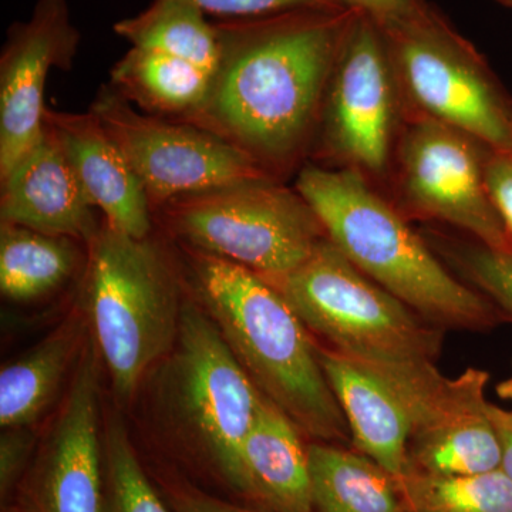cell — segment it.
I'll return each mask as SVG.
<instances>
[{
  "label": "cell",
  "instance_id": "6da1fadb",
  "mask_svg": "<svg viewBox=\"0 0 512 512\" xmlns=\"http://www.w3.org/2000/svg\"><path fill=\"white\" fill-rule=\"evenodd\" d=\"M353 10L292 9L214 22L220 57L204 103L181 121L234 144L275 175L322 113Z\"/></svg>",
  "mask_w": 512,
  "mask_h": 512
},
{
  "label": "cell",
  "instance_id": "7a4b0ae2",
  "mask_svg": "<svg viewBox=\"0 0 512 512\" xmlns=\"http://www.w3.org/2000/svg\"><path fill=\"white\" fill-rule=\"evenodd\" d=\"M192 286L256 389L303 436L350 441L348 421L330 389L311 332L278 288L244 266L190 249Z\"/></svg>",
  "mask_w": 512,
  "mask_h": 512
},
{
  "label": "cell",
  "instance_id": "3957f363",
  "mask_svg": "<svg viewBox=\"0 0 512 512\" xmlns=\"http://www.w3.org/2000/svg\"><path fill=\"white\" fill-rule=\"evenodd\" d=\"M296 191L360 272L433 325L485 332L503 322L493 303L454 278L359 170L306 167Z\"/></svg>",
  "mask_w": 512,
  "mask_h": 512
},
{
  "label": "cell",
  "instance_id": "277c9868",
  "mask_svg": "<svg viewBox=\"0 0 512 512\" xmlns=\"http://www.w3.org/2000/svg\"><path fill=\"white\" fill-rule=\"evenodd\" d=\"M87 244L86 295L94 342L117 396L127 399L177 342L184 303L180 282L148 238H131L106 224Z\"/></svg>",
  "mask_w": 512,
  "mask_h": 512
},
{
  "label": "cell",
  "instance_id": "5b68a950",
  "mask_svg": "<svg viewBox=\"0 0 512 512\" xmlns=\"http://www.w3.org/2000/svg\"><path fill=\"white\" fill-rule=\"evenodd\" d=\"M329 349L362 363H434L443 329L360 272L329 238L272 284Z\"/></svg>",
  "mask_w": 512,
  "mask_h": 512
},
{
  "label": "cell",
  "instance_id": "8992f818",
  "mask_svg": "<svg viewBox=\"0 0 512 512\" xmlns=\"http://www.w3.org/2000/svg\"><path fill=\"white\" fill-rule=\"evenodd\" d=\"M157 208L188 248L244 266L269 284L296 271L328 238L311 205L276 178L183 195Z\"/></svg>",
  "mask_w": 512,
  "mask_h": 512
},
{
  "label": "cell",
  "instance_id": "52a82bcc",
  "mask_svg": "<svg viewBox=\"0 0 512 512\" xmlns=\"http://www.w3.org/2000/svg\"><path fill=\"white\" fill-rule=\"evenodd\" d=\"M382 29L396 77L421 114L512 158V106L470 42L430 3Z\"/></svg>",
  "mask_w": 512,
  "mask_h": 512
},
{
  "label": "cell",
  "instance_id": "ba28073f",
  "mask_svg": "<svg viewBox=\"0 0 512 512\" xmlns=\"http://www.w3.org/2000/svg\"><path fill=\"white\" fill-rule=\"evenodd\" d=\"M173 365L175 402L208 470L247 504L242 448L262 393L194 302L183 303Z\"/></svg>",
  "mask_w": 512,
  "mask_h": 512
},
{
  "label": "cell",
  "instance_id": "9c48e42d",
  "mask_svg": "<svg viewBox=\"0 0 512 512\" xmlns=\"http://www.w3.org/2000/svg\"><path fill=\"white\" fill-rule=\"evenodd\" d=\"M363 365L393 387L409 414L407 471L468 476L501 468L500 440L485 397L490 373L468 367L450 379L434 363Z\"/></svg>",
  "mask_w": 512,
  "mask_h": 512
},
{
  "label": "cell",
  "instance_id": "30bf717a",
  "mask_svg": "<svg viewBox=\"0 0 512 512\" xmlns=\"http://www.w3.org/2000/svg\"><path fill=\"white\" fill-rule=\"evenodd\" d=\"M90 110L136 171L153 208L195 192L276 178L204 128L136 109L110 84L101 87Z\"/></svg>",
  "mask_w": 512,
  "mask_h": 512
},
{
  "label": "cell",
  "instance_id": "8fae6325",
  "mask_svg": "<svg viewBox=\"0 0 512 512\" xmlns=\"http://www.w3.org/2000/svg\"><path fill=\"white\" fill-rule=\"evenodd\" d=\"M483 144L420 114L400 146V185L407 204L473 235L484 247L512 251V237L485 181Z\"/></svg>",
  "mask_w": 512,
  "mask_h": 512
},
{
  "label": "cell",
  "instance_id": "7c38bea8",
  "mask_svg": "<svg viewBox=\"0 0 512 512\" xmlns=\"http://www.w3.org/2000/svg\"><path fill=\"white\" fill-rule=\"evenodd\" d=\"M394 64L382 26L353 10L323 103L326 146L355 170L382 173L396 116Z\"/></svg>",
  "mask_w": 512,
  "mask_h": 512
},
{
  "label": "cell",
  "instance_id": "4fadbf2b",
  "mask_svg": "<svg viewBox=\"0 0 512 512\" xmlns=\"http://www.w3.org/2000/svg\"><path fill=\"white\" fill-rule=\"evenodd\" d=\"M99 356L93 339L83 343L63 412L9 505L16 512H106Z\"/></svg>",
  "mask_w": 512,
  "mask_h": 512
},
{
  "label": "cell",
  "instance_id": "5bb4252c",
  "mask_svg": "<svg viewBox=\"0 0 512 512\" xmlns=\"http://www.w3.org/2000/svg\"><path fill=\"white\" fill-rule=\"evenodd\" d=\"M79 45L67 0H37L30 18L9 29L0 55V177L42 138L47 77L72 69Z\"/></svg>",
  "mask_w": 512,
  "mask_h": 512
},
{
  "label": "cell",
  "instance_id": "9a60e30c",
  "mask_svg": "<svg viewBox=\"0 0 512 512\" xmlns=\"http://www.w3.org/2000/svg\"><path fill=\"white\" fill-rule=\"evenodd\" d=\"M0 181L2 224L86 242L99 232L96 208L49 124L35 147Z\"/></svg>",
  "mask_w": 512,
  "mask_h": 512
},
{
  "label": "cell",
  "instance_id": "2e32d148",
  "mask_svg": "<svg viewBox=\"0 0 512 512\" xmlns=\"http://www.w3.org/2000/svg\"><path fill=\"white\" fill-rule=\"evenodd\" d=\"M45 123L56 131L87 197L106 224L131 238L150 237L153 207L146 188L96 114L46 109Z\"/></svg>",
  "mask_w": 512,
  "mask_h": 512
},
{
  "label": "cell",
  "instance_id": "e0dca14e",
  "mask_svg": "<svg viewBox=\"0 0 512 512\" xmlns=\"http://www.w3.org/2000/svg\"><path fill=\"white\" fill-rule=\"evenodd\" d=\"M320 366L343 416L350 443L400 480L409 470L410 420L392 386L370 367L319 348Z\"/></svg>",
  "mask_w": 512,
  "mask_h": 512
},
{
  "label": "cell",
  "instance_id": "ac0fdd59",
  "mask_svg": "<svg viewBox=\"0 0 512 512\" xmlns=\"http://www.w3.org/2000/svg\"><path fill=\"white\" fill-rule=\"evenodd\" d=\"M303 437L262 394L242 448L248 505L271 512H312L311 467Z\"/></svg>",
  "mask_w": 512,
  "mask_h": 512
},
{
  "label": "cell",
  "instance_id": "d6986e66",
  "mask_svg": "<svg viewBox=\"0 0 512 512\" xmlns=\"http://www.w3.org/2000/svg\"><path fill=\"white\" fill-rule=\"evenodd\" d=\"M312 512H412L399 481L362 453L340 444H308Z\"/></svg>",
  "mask_w": 512,
  "mask_h": 512
},
{
  "label": "cell",
  "instance_id": "ffe728a7",
  "mask_svg": "<svg viewBox=\"0 0 512 512\" xmlns=\"http://www.w3.org/2000/svg\"><path fill=\"white\" fill-rule=\"evenodd\" d=\"M110 86L136 109L183 120L204 103L211 74L187 60L130 47L111 69Z\"/></svg>",
  "mask_w": 512,
  "mask_h": 512
},
{
  "label": "cell",
  "instance_id": "44dd1931",
  "mask_svg": "<svg viewBox=\"0 0 512 512\" xmlns=\"http://www.w3.org/2000/svg\"><path fill=\"white\" fill-rule=\"evenodd\" d=\"M79 325H64L0 372V426L25 429L50 402L80 345Z\"/></svg>",
  "mask_w": 512,
  "mask_h": 512
},
{
  "label": "cell",
  "instance_id": "7402d4cb",
  "mask_svg": "<svg viewBox=\"0 0 512 512\" xmlns=\"http://www.w3.org/2000/svg\"><path fill=\"white\" fill-rule=\"evenodd\" d=\"M114 33L133 47L180 57L211 76L220 46L214 22L187 0H153L146 9L114 25Z\"/></svg>",
  "mask_w": 512,
  "mask_h": 512
},
{
  "label": "cell",
  "instance_id": "603a6c76",
  "mask_svg": "<svg viewBox=\"0 0 512 512\" xmlns=\"http://www.w3.org/2000/svg\"><path fill=\"white\" fill-rule=\"evenodd\" d=\"M76 265L73 239L2 224L0 291L5 298L28 302L47 295L72 276Z\"/></svg>",
  "mask_w": 512,
  "mask_h": 512
},
{
  "label": "cell",
  "instance_id": "cb8c5ba5",
  "mask_svg": "<svg viewBox=\"0 0 512 512\" xmlns=\"http://www.w3.org/2000/svg\"><path fill=\"white\" fill-rule=\"evenodd\" d=\"M397 481L412 512H512V481L501 468L468 476L410 470Z\"/></svg>",
  "mask_w": 512,
  "mask_h": 512
},
{
  "label": "cell",
  "instance_id": "d4e9b609",
  "mask_svg": "<svg viewBox=\"0 0 512 512\" xmlns=\"http://www.w3.org/2000/svg\"><path fill=\"white\" fill-rule=\"evenodd\" d=\"M106 512H174L143 467L120 421H113L104 440Z\"/></svg>",
  "mask_w": 512,
  "mask_h": 512
},
{
  "label": "cell",
  "instance_id": "484cf974",
  "mask_svg": "<svg viewBox=\"0 0 512 512\" xmlns=\"http://www.w3.org/2000/svg\"><path fill=\"white\" fill-rule=\"evenodd\" d=\"M448 254L471 286L512 322V251L478 244L451 248Z\"/></svg>",
  "mask_w": 512,
  "mask_h": 512
},
{
  "label": "cell",
  "instance_id": "4316f807",
  "mask_svg": "<svg viewBox=\"0 0 512 512\" xmlns=\"http://www.w3.org/2000/svg\"><path fill=\"white\" fill-rule=\"evenodd\" d=\"M157 487L174 512H271L222 500L177 476L160 477Z\"/></svg>",
  "mask_w": 512,
  "mask_h": 512
},
{
  "label": "cell",
  "instance_id": "83f0119b",
  "mask_svg": "<svg viewBox=\"0 0 512 512\" xmlns=\"http://www.w3.org/2000/svg\"><path fill=\"white\" fill-rule=\"evenodd\" d=\"M23 429H8L0 440V498L2 507H9L28 473L32 436Z\"/></svg>",
  "mask_w": 512,
  "mask_h": 512
},
{
  "label": "cell",
  "instance_id": "f1b7e54d",
  "mask_svg": "<svg viewBox=\"0 0 512 512\" xmlns=\"http://www.w3.org/2000/svg\"><path fill=\"white\" fill-rule=\"evenodd\" d=\"M205 15L220 19L251 18L292 9L342 8L330 0H187Z\"/></svg>",
  "mask_w": 512,
  "mask_h": 512
},
{
  "label": "cell",
  "instance_id": "f546056e",
  "mask_svg": "<svg viewBox=\"0 0 512 512\" xmlns=\"http://www.w3.org/2000/svg\"><path fill=\"white\" fill-rule=\"evenodd\" d=\"M485 181L495 208L512 237V158L490 151L485 161Z\"/></svg>",
  "mask_w": 512,
  "mask_h": 512
},
{
  "label": "cell",
  "instance_id": "4dcf8cb0",
  "mask_svg": "<svg viewBox=\"0 0 512 512\" xmlns=\"http://www.w3.org/2000/svg\"><path fill=\"white\" fill-rule=\"evenodd\" d=\"M330 2L342 8L366 13L382 28L410 18L429 5L427 0H330Z\"/></svg>",
  "mask_w": 512,
  "mask_h": 512
},
{
  "label": "cell",
  "instance_id": "1f68e13d",
  "mask_svg": "<svg viewBox=\"0 0 512 512\" xmlns=\"http://www.w3.org/2000/svg\"><path fill=\"white\" fill-rule=\"evenodd\" d=\"M488 413H490L498 440H500L501 454H503L501 470L512 481V410H505L503 407L490 403L488 404Z\"/></svg>",
  "mask_w": 512,
  "mask_h": 512
},
{
  "label": "cell",
  "instance_id": "d6a6232c",
  "mask_svg": "<svg viewBox=\"0 0 512 512\" xmlns=\"http://www.w3.org/2000/svg\"><path fill=\"white\" fill-rule=\"evenodd\" d=\"M495 390H497V394L501 399L511 400L512 402V377L504 380L503 383L498 384L497 389Z\"/></svg>",
  "mask_w": 512,
  "mask_h": 512
},
{
  "label": "cell",
  "instance_id": "836d02e7",
  "mask_svg": "<svg viewBox=\"0 0 512 512\" xmlns=\"http://www.w3.org/2000/svg\"><path fill=\"white\" fill-rule=\"evenodd\" d=\"M501 5L507 6V8L512 9V0H497Z\"/></svg>",
  "mask_w": 512,
  "mask_h": 512
},
{
  "label": "cell",
  "instance_id": "e575fe53",
  "mask_svg": "<svg viewBox=\"0 0 512 512\" xmlns=\"http://www.w3.org/2000/svg\"><path fill=\"white\" fill-rule=\"evenodd\" d=\"M3 512H16L12 507L3 508Z\"/></svg>",
  "mask_w": 512,
  "mask_h": 512
}]
</instances>
